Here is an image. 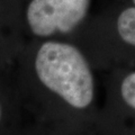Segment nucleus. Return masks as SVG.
I'll return each mask as SVG.
<instances>
[{
  "label": "nucleus",
  "instance_id": "obj_1",
  "mask_svg": "<svg viewBox=\"0 0 135 135\" xmlns=\"http://www.w3.org/2000/svg\"><path fill=\"white\" fill-rule=\"evenodd\" d=\"M35 70L42 83L74 108L91 104L95 84L86 57L73 45L46 42L40 47Z\"/></svg>",
  "mask_w": 135,
  "mask_h": 135
},
{
  "label": "nucleus",
  "instance_id": "obj_2",
  "mask_svg": "<svg viewBox=\"0 0 135 135\" xmlns=\"http://www.w3.org/2000/svg\"><path fill=\"white\" fill-rule=\"evenodd\" d=\"M90 0H32L27 8V22L37 36L69 33L86 17Z\"/></svg>",
  "mask_w": 135,
  "mask_h": 135
},
{
  "label": "nucleus",
  "instance_id": "obj_3",
  "mask_svg": "<svg viewBox=\"0 0 135 135\" xmlns=\"http://www.w3.org/2000/svg\"><path fill=\"white\" fill-rule=\"evenodd\" d=\"M117 31L124 42L135 46V6L122 11L117 19Z\"/></svg>",
  "mask_w": 135,
  "mask_h": 135
},
{
  "label": "nucleus",
  "instance_id": "obj_4",
  "mask_svg": "<svg viewBox=\"0 0 135 135\" xmlns=\"http://www.w3.org/2000/svg\"><path fill=\"white\" fill-rule=\"evenodd\" d=\"M120 91L125 103L135 109V72L125 77L122 82Z\"/></svg>",
  "mask_w": 135,
  "mask_h": 135
},
{
  "label": "nucleus",
  "instance_id": "obj_5",
  "mask_svg": "<svg viewBox=\"0 0 135 135\" xmlns=\"http://www.w3.org/2000/svg\"><path fill=\"white\" fill-rule=\"evenodd\" d=\"M0 118H1V108H0Z\"/></svg>",
  "mask_w": 135,
  "mask_h": 135
},
{
  "label": "nucleus",
  "instance_id": "obj_6",
  "mask_svg": "<svg viewBox=\"0 0 135 135\" xmlns=\"http://www.w3.org/2000/svg\"><path fill=\"white\" fill-rule=\"evenodd\" d=\"M133 2H134V5H135V0H133Z\"/></svg>",
  "mask_w": 135,
  "mask_h": 135
}]
</instances>
